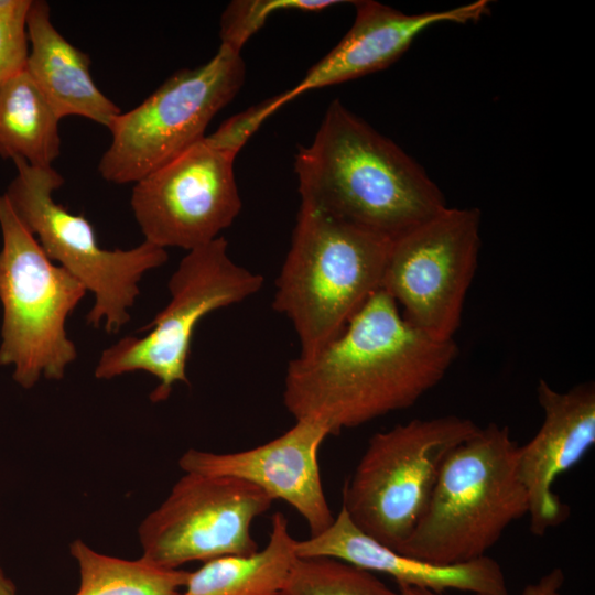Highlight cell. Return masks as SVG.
Instances as JSON below:
<instances>
[{
    "label": "cell",
    "mask_w": 595,
    "mask_h": 595,
    "mask_svg": "<svg viewBox=\"0 0 595 595\" xmlns=\"http://www.w3.org/2000/svg\"><path fill=\"white\" fill-rule=\"evenodd\" d=\"M458 351L454 339L409 323L380 288L334 339L289 361L283 403L295 420L316 419L335 435L413 405Z\"/></svg>",
    "instance_id": "1"
},
{
    "label": "cell",
    "mask_w": 595,
    "mask_h": 595,
    "mask_svg": "<svg viewBox=\"0 0 595 595\" xmlns=\"http://www.w3.org/2000/svg\"><path fill=\"white\" fill-rule=\"evenodd\" d=\"M294 167L301 204L390 240L447 207L414 159L339 100L299 148Z\"/></svg>",
    "instance_id": "2"
},
{
    "label": "cell",
    "mask_w": 595,
    "mask_h": 595,
    "mask_svg": "<svg viewBox=\"0 0 595 595\" xmlns=\"http://www.w3.org/2000/svg\"><path fill=\"white\" fill-rule=\"evenodd\" d=\"M508 426L489 423L445 459L428 508L398 552L440 565L487 555L528 513Z\"/></svg>",
    "instance_id": "3"
},
{
    "label": "cell",
    "mask_w": 595,
    "mask_h": 595,
    "mask_svg": "<svg viewBox=\"0 0 595 595\" xmlns=\"http://www.w3.org/2000/svg\"><path fill=\"white\" fill-rule=\"evenodd\" d=\"M391 241L301 204L272 302L291 321L301 355L334 339L381 288Z\"/></svg>",
    "instance_id": "4"
},
{
    "label": "cell",
    "mask_w": 595,
    "mask_h": 595,
    "mask_svg": "<svg viewBox=\"0 0 595 595\" xmlns=\"http://www.w3.org/2000/svg\"><path fill=\"white\" fill-rule=\"evenodd\" d=\"M0 365L32 388L42 377L60 380L77 358L66 321L87 293L68 271L53 262L0 195Z\"/></svg>",
    "instance_id": "5"
},
{
    "label": "cell",
    "mask_w": 595,
    "mask_h": 595,
    "mask_svg": "<svg viewBox=\"0 0 595 595\" xmlns=\"http://www.w3.org/2000/svg\"><path fill=\"white\" fill-rule=\"evenodd\" d=\"M479 429L448 414L374 434L343 487L342 507L351 522L397 551L423 517L450 453Z\"/></svg>",
    "instance_id": "6"
},
{
    "label": "cell",
    "mask_w": 595,
    "mask_h": 595,
    "mask_svg": "<svg viewBox=\"0 0 595 595\" xmlns=\"http://www.w3.org/2000/svg\"><path fill=\"white\" fill-rule=\"evenodd\" d=\"M17 175L4 195L45 255L74 275L95 296L86 322L118 333L140 294L143 275L167 261L166 249L143 241L128 250L102 248L84 215L54 199L64 178L53 166L37 167L17 159Z\"/></svg>",
    "instance_id": "7"
},
{
    "label": "cell",
    "mask_w": 595,
    "mask_h": 595,
    "mask_svg": "<svg viewBox=\"0 0 595 595\" xmlns=\"http://www.w3.org/2000/svg\"><path fill=\"white\" fill-rule=\"evenodd\" d=\"M263 282L261 274L230 258L224 237L187 251L169 281V303L139 329L145 335L123 337L102 350L95 377L145 371L159 381L151 401H165L175 383H188L186 365L201 320L255 295Z\"/></svg>",
    "instance_id": "8"
},
{
    "label": "cell",
    "mask_w": 595,
    "mask_h": 595,
    "mask_svg": "<svg viewBox=\"0 0 595 595\" xmlns=\"http://www.w3.org/2000/svg\"><path fill=\"white\" fill-rule=\"evenodd\" d=\"M246 66L220 44L205 64L170 76L136 108L108 126L111 141L98 164L110 183H136L205 137L212 119L238 94Z\"/></svg>",
    "instance_id": "9"
},
{
    "label": "cell",
    "mask_w": 595,
    "mask_h": 595,
    "mask_svg": "<svg viewBox=\"0 0 595 595\" xmlns=\"http://www.w3.org/2000/svg\"><path fill=\"white\" fill-rule=\"evenodd\" d=\"M479 249V209L445 207L391 241L381 289L409 323L454 339Z\"/></svg>",
    "instance_id": "10"
},
{
    "label": "cell",
    "mask_w": 595,
    "mask_h": 595,
    "mask_svg": "<svg viewBox=\"0 0 595 595\" xmlns=\"http://www.w3.org/2000/svg\"><path fill=\"white\" fill-rule=\"evenodd\" d=\"M239 150L212 133L136 182L130 204L144 241L190 251L220 237L241 209Z\"/></svg>",
    "instance_id": "11"
},
{
    "label": "cell",
    "mask_w": 595,
    "mask_h": 595,
    "mask_svg": "<svg viewBox=\"0 0 595 595\" xmlns=\"http://www.w3.org/2000/svg\"><path fill=\"white\" fill-rule=\"evenodd\" d=\"M274 500L235 477L185 473L139 527L141 559L165 569L258 551L252 521Z\"/></svg>",
    "instance_id": "12"
},
{
    "label": "cell",
    "mask_w": 595,
    "mask_h": 595,
    "mask_svg": "<svg viewBox=\"0 0 595 595\" xmlns=\"http://www.w3.org/2000/svg\"><path fill=\"white\" fill-rule=\"evenodd\" d=\"M331 435L316 419L295 420L282 435L253 448L212 453L194 448L178 461L185 473L219 475L246 480L291 505L305 520L311 537L334 521L322 486L318 450Z\"/></svg>",
    "instance_id": "13"
},
{
    "label": "cell",
    "mask_w": 595,
    "mask_h": 595,
    "mask_svg": "<svg viewBox=\"0 0 595 595\" xmlns=\"http://www.w3.org/2000/svg\"><path fill=\"white\" fill-rule=\"evenodd\" d=\"M537 399L543 420L534 436L518 446L517 470L528 496L529 529L542 537L570 515L553 490L555 480L595 444V386L584 382L559 391L540 379Z\"/></svg>",
    "instance_id": "14"
},
{
    "label": "cell",
    "mask_w": 595,
    "mask_h": 595,
    "mask_svg": "<svg viewBox=\"0 0 595 595\" xmlns=\"http://www.w3.org/2000/svg\"><path fill=\"white\" fill-rule=\"evenodd\" d=\"M356 17L344 37L292 88L278 95L281 106L312 89L344 83L396 62L425 29L443 23L478 21L489 12L487 0L442 11L403 13L380 2L353 1Z\"/></svg>",
    "instance_id": "15"
},
{
    "label": "cell",
    "mask_w": 595,
    "mask_h": 595,
    "mask_svg": "<svg viewBox=\"0 0 595 595\" xmlns=\"http://www.w3.org/2000/svg\"><path fill=\"white\" fill-rule=\"evenodd\" d=\"M298 556H331L372 573L391 576L397 584L444 594L447 589L474 595H508L500 564L485 555L465 563L440 565L402 554L360 531L342 507L322 533L298 541Z\"/></svg>",
    "instance_id": "16"
},
{
    "label": "cell",
    "mask_w": 595,
    "mask_h": 595,
    "mask_svg": "<svg viewBox=\"0 0 595 595\" xmlns=\"http://www.w3.org/2000/svg\"><path fill=\"white\" fill-rule=\"evenodd\" d=\"M26 30L25 69L57 117L79 116L108 128L121 109L97 87L89 56L54 26L47 2L32 0Z\"/></svg>",
    "instance_id": "17"
},
{
    "label": "cell",
    "mask_w": 595,
    "mask_h": 595,
    "mask_svg": "<svg viewBox=\"0 0 595 595\" xmlns=\"http://www.w3.org/2000/svg\"><path fill=\"white\" fill-rule=\"evenodd\" d=\"M295 544L286 517L278 511L262 550L204 562L190 572L180 595H279L298 558Z\"/></svg>",
    "instance_id": "18"
},
{
    "label": "cell",
    "mask_w": 595,
    "mask_h": 595,
    "mask_svg": "<svg viewBox=\"0 0 595 595\" xmlns=\"http://www.w3.org/2000/svg\"><path fill=\"white\" fill-rule=\"evenodd\" d=\"M60 118L26 69L0 85V155L37 167L61 152Z\"/></svg>",
    "instance_id": "19"
},
{
    "label": "cell",
    "mask_w": 595,
    "mask_h": 595,
    "mask_svg": "<svg viewBox=\"0 0 595 595\" xmlns=\"http://www.w3.org/2000/svg\"><path fill=\"white\" fill-rule=\"evenodd\" d=\"M69 550L80 574L75 595H180L190 575L141 558L130 561L100 554L82 540H75Z\"/></svg>",
    "instance_id": "20"
},
{
    "label": "cell",
    "mask_w": 595,
    "mask_h": 595,
    "mask_svg": "<svg viewBox=\"0 0 595 595\" xmlns=\"http://www.w3.org/2000/svg\"><path fill=\"white\" fill-rule=\"evenodd\" d=\"M279 595H399L368 570L331 556H298Z\"/></svg>",
    "instance_id": "21"
},
{
    "label": "cell",
    "mask_w": 595,
    "mask_h": 595,
    "mask_svg": "<svg viewBox=\"0 0 595 595\" xmlns=\"http://www.w3.org/2000/svg\"><path fill=\"white\" fill-rule=\"evenodd\" d=\"M337 0H238L230 2L220 18V44L241 51L269 17L278 11H322Z\"/></svg>",
    "instance_id": "22"
},
{
    "label": "cell",
    "mask_w": 595,
    "mask_h": 595,
    "mask_svg": "<svg viewBox=\"0 0 595 595\" xmlns=\"http://www.w3.org/2000/svg\"><path fill=\"white\" fill-rule=\"evenodd\" d=\"M31 2L32 0H0V85L26 67V19Z\"/></svg>",
    "instance_id": "23"
},
{
    "label": "cell",
    "mask_w": 595,
    "mask_h": 595,
    "mask_svg": "<svg viewBox=\"0 0 595 595\" xmlns=\"http://www.w3.org/2000/svg\"><path fill=\"white\" fill-rule=\"evenodd\" d=\"M564 580V572L560 567H554L537 582L528 584L523 588L522 595H563L561 589Z\"/></svg>",
    "instance_id": "24"
},
{
    "label": "cell",
    "mask_w": 595,
    "mask_h": 595,
    "mask_svg": "<svg viewBox=\"0 0 595 595\" xmlns=\"http://www.w3.org/2000/svg\"><path fill=\"white\" fill-rule=\"evenodd\" d=\"M399 595H444L440 593H435L433 591L426 589V588H420L403 584H397Z\"/></svg>",
    "instance_id": "25"
},
{
    "label": "cell",
    "mask_w": 595,
    "mask_h": 595,
    "mask_svg": "<svg viewBox=\"0 0 595 595\" xmlns=\"http://www.w3.org/2000/svg\"><path fill=\"white\" fill-rule=\"evenodd\" d=\"M0 595H17V589L13 582L6 576L0 566Z\"/></svg>",
    "instance_id": "26"
}]
</instances>
